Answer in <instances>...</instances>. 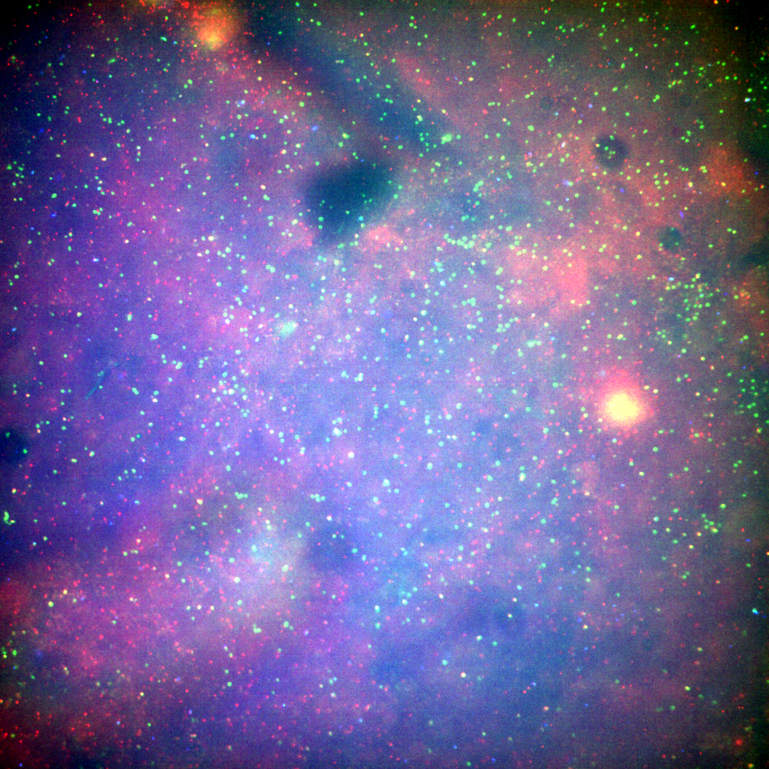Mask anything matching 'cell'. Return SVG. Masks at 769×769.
Returning <instances> with one entry per match:
<instances>
[{
  "mask_svg": "<svg viewBox=\"0 0 769 769\" xmlns=\"http://www.w3.org/2000/svg\"><path fill=\"white\" fill-rule=\"evenodd\" d=\"M232 31L233 26L230 19L219 16H212L204 21L199 36L204 43L217 47L227 41Z\"/></svg>",
  "mask_w": 769,
  "mask_h": 769,
  "instance_id": "cell-1",
  "label": "cell"
},
{
  "mask_svg": "<svg viewBox=\"0 0 769 769\" xmlns=\"http://www.w3.org/2000/svg\"><path fill=\"white\" fill-rule=\"evenodd\" d=\"M2 439V456L8 462H16L26 454L25 442L17 434L7 432Z\"/></svg>",
  "mask_w": 769,
  "mask_h": 769,
  "instance_id": "cell-2",
  "label": "cell"
}]
</instances>
